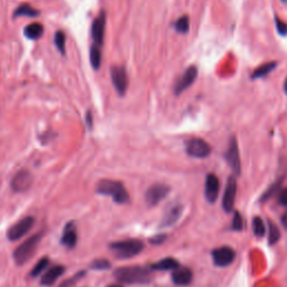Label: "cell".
<instances>
[{
    "label": "cell",
    "instance_id": "cell-1",
    "mask_svg": "<svg viewBox=\"0 0 287 287\" xmlns=\"http://www.w3.org/2000/svg\"><path fill=\"white\" fill-rule=\"evenodd\" d=\"M115 279L121 284H149L153 280L150 270L140 266H127L117 268L113 273Z\"/></svg>",
    "mask_w": 287,
    "mask_h": 287
},
{
    "label": "cell",
    "instance_id": "cell-2",
    "mask_svg": "<svg viewBox=\"0 0 287 287\" xmlns=\"http://www.w3.org/2000/svg\"><path fill=\"white\" fill-rule=\"evenodd\" d=\"M98 194L107 195L113 199L118 204H127L129 202V194L121 182L112 180H102L97 185Z\"/></svg>",
    "mask_w": 287,
    "mask_h": 287
},
{
    "label": "cell",
    "instance_id": "cell-3",
    "mask_svg": "<svg viewBox=\"0 0 287 287\" xmlns=\"http://www.w3.org/2000/svg\"><path fill=\"white\" fill-rule=\"evenodd\" d=\"M144 243L139 239L116 241L109 245V249L118 259H129L137 256L144 250Z\"/></svg>",
    "mask_w": 287,
    "mask_h": 287
},
{
    "label": "cell",
    "instance_id": "cell-4",
    "mask_svg": "<svg viewBox=\"0 0 287 287\" xmlns=\"http://www.w3.org/2000/svg\"><path fill=\"white\" fill-rule=\"evenodd\" d=\"M42 234L33 235L15 249V252L12 254V258L17 265H24L25 263L33 257L39 241L42 239Z\"/></svg>",
    "mask_w": 287,
    "mask_h": 287
},
{
    "label": "cell",
    "instance_id": "cell-5",
    "mask_svg": "<svg viewBox=\"0 0 287 287\" xmlns=\"http://www.w3.org/2000/svg\"><path fill=\"white\" fill-rule=\"evenodd\" d=\"M35 225L33 217H25L12 225L7 231V238L9 241H17L25 237Z\"/></svg>",
    "mask_w": 287,
    "mask_h": 287
},
{
    "label": "cell",
    "instance_id": "cell-6",
    "mask_svg": "<svg viewBox=\"0 0 287 287\" xmlns=\"http://www.w3.org/2000/svg\"><path fill=\"white\" fill-rule=\"evenodd\" d=\"M186 153L194 158H206L211 154V146L201 138H193L186 144Z\"/></svg>",
    "mask_w": 287,
    "mask_h": 287
},
{
    "label": "cell",
    "instance_id": "cell-7",
    "mask_svg": "<svg viewBox=\"0 0 287 287\" xmlns=\"http://www.w3.org/2000/svg\"><path fill=\"white\" fill-rule=\"evenodd\" d=\"M170 192V188L165 184H154L146 191L145 201L149 207H155L163 201Z\"/></svg>",
    "mask_w": 287,
    "mask_h": 287
},
{
    "label": "cell",
    "instance_id": "cell-8",
    "mask_svg": "<svg viewBox=\"0 0 287 287\" xmlns=\"http://www.w3.org/2000/svg\"><path fill=\"white\" fill-rule=\"evenodd\" d=\"M111 81L117 92L120 95H124L128 88V75L125 67L113 66L111 67Z\"/></svg>",
    "mask_w": 287,
    "mask_h": 287
},
{
    "label": "cell",
    "instance_id": "cell-9",
    "mask_svg": "<svg viewBox=\"0 0 287 287\" xmlns=\"http://www.w3.org/2000/svg\"><path fill=\"white\" fill-rule=\"evenodd\" d=\"M31 183H33V176L28 171L22 170L16 173L15 176L12 177L10 186L15 192L22 193L30 188Z\"/></svg>",
    "mask_w": 287,
    "mask_h": 287
},
{
    "label": "cell",
    "instance_id": "cell-10",
    "mask_svg": "<svg viewBox=\"0 0 287 287\" xmlns=\"http://www.w3.org/2000/svg\"><path fill=\"white\" fill-rule=\"evenodd\" d=\"M236 195H237V182L234 176H230L229 179H228L225 189V194H223L222 198V208L226 212H231L232 209H234Z\"/></svg>",
    "mask_w": 287,
    "mask_h": 287
},
{
    "label": "cell",
    "instance_id": "cell-11",
    "mask_svg": "<svg viewBox=\"0 0 287 287\" xmlns=\"http://www.w3.org/2000/svg\"><path fill=\"white\" fill-rule=\"evenodd\" d=\"M236 254L230 247H220L212 252V259L216 266L226 267L235 261Z\"/></svg>",
    "mask_w": 287,
    "mask_h": 287
},
{
    "label": "cell",
    "instance_id": "cell-12",
    "mask_svg": "<svg viewBox=\"0 0 287 287\" xmlns=\"http://www.w3.org/2000/svg\"><path fill=\"white\" fill-rule=\"evenodd\" d=\"M227 162L229 164L231 170L234 171L236 175L240 174L241 171V163H240V157H239V149H238V144H237V140L235 137H232L229 144V148H228V152L226 154Z\"/></svg>",
    "mask_w": 287,
    "mask_h": 287
},
{
    "label": "cell",
    "instance_id": "cell-13",
    "mask_svg": "<svg viewBox=\"0 0 287 287\" xmlns=\"http://www.w3.org/2000/svg\"><path fill=\"white\" fill-rule=\"evenodd\" d=\"M198 76V69L194 65L188 67L183 73V75L180 77V80L177 81V83L175 85V93L181 94L182 92H184L186 89H189L191 85L194 83L195 79Z\"/></svg>",
    "mask_w": 287,
    "mask_h": 287
},
{
    "label": "cell",
    "instance_id": "cell-14",
    "mask_svg": "<svg viewBox=\"0 0 287 287\" xmlns=\"http://www.w3.org/2000/svg\"><path fill=\"white\" fill-rule=\"evenodd\" d=\"M104 31H106V12L101 11L100 15L95 18L92 22V38L94 40V44L101 46L104 40Z\"/></svg>",
    "mask_w": 287,
    "mask_h": 287
},
{
    "label": "cell",
    "instance_id": "cell-15",
    "mask_svg": "<svg viewBox=\"0 0 287 287\" xmlns=\"http://www.w3.org/2000/svg\"><path fill=\"white\" fill-rule=\"evenodd\" d=\"M219 190H220V182L215 174H209L206 179V188L204 194L208 202L215 203L219 197Z\"/></svg>",
    "mask_w": 287,
    "mask_h": 287
},
{
    "label": "cell",
    "instance_id": "cell-16",
    "mask_svg": "<svg viewBox=\"0 0 287 287\" xmlns=\"http://www.w3.org/2000/svg\"><path fill=\"white\" fill-rule=\"evenodd\" d=\"M182 211H183V207H182L181 204H173L170 208H167L165 212H164L159 227L167 228L175 225L182 216Z\"/></svg>",
    "mask_w": 287,
    "mask_h": 287
},
{
    "label": "cell",
    "instance_id": "cell-17",
    "mask_svg": "<svg viewBox=\"0 0 287 287\" xmlns=\"http://www.w3.org/2000/svg\"><path fill=\"white\" fill-rule=\"evenodd\" d=\"M192 279H193V273L190 268L177 267L176 270L173 271L172 281L175 285L186 286L192 282Z\"/></svg>",
    "mask_w": 287,
    "mask_h": 287
},
{
    "label": "cell",
    "instance_id": "cell-18",
    "mask_svg": "<svg viewBox=\"0 0 287 287\" xmlns=\"http://www.w3.org/2000/svg\"><path fill=\"white\" fill-rule=\"evenodd\" d=\"M61 244L64 246V247L73 249L77 244V234L76 229L73 222H69L65 226L64 230H63L62 238H61Z\"/></svg>",
    "mask_w": 287,
    "mask_h": 287
},
{
    "label": "cell",
    "instance_id": "cell-19",
    "mask_svg": "<svg viewBox=\"0 0 287 287\" xmlns=\"http://www.w3.org/2000/svg\"><path fill=\"white\" fill-rule=\"evenodd\" d=\"M65 272V267L62 265H55L46 271L40 279V284L43 286H52Z\"/></svg>",
    "mask_w": 287,
    "mask_h": 287
},
{
    "label": "cell",
    "instance_id": "cell-20",
    "mask_svg": "<svg viewBox=\"0 0 287 287\" xmlns=\"http://www.w3.org/2000/svg\"><path fill=\"white\" fill-rule=\"evenodd\" d=\"M177 267H180L179 262L176 261L174 258H164L162 261H159L157 263L153 264L150 266V270L154 271H174Z\"/></svg>",
    "mask_w": 287,
    "mask_h": 287
},
{
    "label": "cell",
    "instance_id": "cell-21",
    "mask_svg": "<svg viewBox=\"0 0 287 287\" xmlns=\"http://www.w3.org/2000/svg\"><path fill=\"white\" fill-rule=\"evenodd\" d=\"M43 33H44V27L42 24H39V22H31V24L26 26V28L24 30L26 37L33 40L42 37Z\"/></svg>",
    "mask_w": 287,
    "mask_h": 287
},
{
    "label": "cell",
    "instance_id": "cell-22",
    "mask_svg": "<svg viewBox=\"0 0 287 287\" xmlns=\"http://www.w3.org/2000/svg\"><path fill=\"white\" fill-rule=\"evenodd\" d=\"M277 65H279V63L277 62H267L265 63V64L258 66L257 69L253 72L252 79L256 80V79H261V77L268 75L271 72H273L276 69Z\"/></svg>",
    "mask_w": 287,
    "mask_h": 287
},
{
    "label": "cell",
    "instance_id": "cell-23",
    "mask_svg": "<svg viewBox=\"0 0 287 287\" xmlns=\"http://www.w3.org/2000/svg\"><path fill=\"white\" fill-rule=\"evenodd\" d=\"M102 55H101V48L99 45L93 44L90 49V62L93 69L98 70L100 65H101Z\"/></svg>",
    "mask_w": 287,
    "mask_h": 287
},
{
    "label": "cell",
    "instance_id": "cell-24",
    "mask_svg": "<svg viewBox=\"0 0 287 287\" xmlns=\"http://www.w3.org/2000/svg\"><path fill=\"white\" fill-rule=\"evenodd\" d=\"M39 15V11L36 10L35 8H33L29 4L27 3H22L20 4L19 7L16 9L15 13H13V16L18 17V16H27V17H30V18H34L36 16Z\"/></svg>",
    "mask_w": 287,
    "mask_h": 287
},
{
    "label": "cell",
    "instance_id": "cell-25",
    "mask_svg": "<svg viewBox=\"0 0 287 287\" xmlns=\"http://www.w3.org/2000/svg\"><path fill=\"white\" fill-rule=\"evenodd\" d=\"M49 264V259L47 257H43L42 259H39L37 264L34 266L33 270L30 271V276L31 277H37L43 274V272L46 270Z\"/></svg>",
    "mask_w": 287,
    "mask_h": 287
},
{
    "label": "cell",
    "instance_id": "cell-26",
    "mask_svg": "<svg viewBox=\"0 0 287 287\" xmlns=\"http://www.w3.org/2000/svg\"><path fill=\"white\" fill-rule=\"evenodd\" d=\"M253 229H254V234L255 236H257L258 238H262V237L265 235L266 232V226L265 223H264L263 219L256 217L254 219L253 221Z\"/></svg>",
    "mask_w": 287,
    "mask_h": 287
},
{
    "label": "cell",
    "instance_id": "cell-27",
    "mask_svg": "<svg viewBox=\"0 0 287 287\" xmlns=\"http://www.w3.org/2000/svg\"><path fill=\"white\" fill-rule=\"evenodd\" d=\"M175 29L181 34H186L190 29V18L189 16H182L175 22Z\"/></svg>",
    "mask_w": 287,
    "mask_h": 287
},
{
    "label": "cell",
    "instance_id": "cell-28",
    "mask_svg": "<svg viewBox=\"0 0 287 287\" xmlns=\"http://www.w3.org/2000/svg\"><path fill=\"white\" fill-rule=\"evenodd\" d=\"M268 226H270V235H268V244L270 245H275L277 241L280 240L281 237V231L274 222L270 221L268 222Z\"/></svg>",
    "mask_w": 287,
    "mask_h": 287
},
{
    "label": "cell",
    "instance_id": "cell-29",
    "mask_svg": "<svg viewBox=\"0 0 287 287\" xmlns=\"http://www.w3.org/2000/svg\"><path fill=\"white\" fill-rule=\"evenodd\" d=\"M65 40L66 38L64 31L57 30L55 33V37H54V42H55L57 49L61 52V54H63V55L65 54Z\"/></svg>",
    "mask_w": 287,
    "mask_h": 287
},
{
    "label": "cell",
    "instance_id": "cell-30",
    "mask_svg": "<svg viewBox=\"0 0 287 287\" xmlns=\"http://www.w3.org/2000/svg\"><path fill=\"white\" fill-rule=\"evenodd\" d=\"M111 267L110 262H108L107 259H95V261L91 264V268L97 271H106Z\"/></svg>",
    "mask_w": 287,
    "mask_h": 287
},
{
    "label": "cell",
    "instance_id": "cell-31",
    "mask_svg": "<svg viewBox=\"0 0 287 287\" xmlns=\"http://www.w3.org/2000/svg\"><path fill=\"white\" fill-rule=\"evenodd\" d=\"M85 276V272H80V273H76L74 276H72L71 279L66 280L63 282V283L60 285V287H72L74 285L77 281H80L81 279H83Z\"/></svg>",
    "mask_w": 287,
    "mask_h": 287
},
{
    "label": "cell",
    "instance_id": "cell-32",
    "mask_svg": "<svg viewBox=\"0 0 287 287\" xmlns=\"http://www.w3.org/2000/svg\"><path fill=\"white\" fill-rule=\"evenodd\" d=\"M231 228L236 231H240L243 230L244 228V219L240 216L239 212H235L234 219H232V223H231Z\"/></svg>",
    "mask_w": 287,
    "mask_h": 287
},
{
    "label": "cell",
    "instance_id": "cell-33",
    "mask_svg": "<svg viewBox=\"0 0 287 287\" xmlns=\"http://www.w3.org/2000/svg\"><path fill=\"white\" fill-rule=\"evenodd\" d=\"M281 183H282V180H280L279 182H276V183L272 186V188L267 191V192L264 194L263 197V201H265L268 198H271L274 195L275 193H279L280 192V188H281Z\"/></svg>",
    "mask_w": 287,
    "mask_h": 287
},
{
    "label": "cell",
    "instance_id": "cell-34",
    "mask_svg": "<svg viewBox=\"0 0 287 287\" xmlns=\"http://www.w3.org/2000/svg\"><path fill=\"white\" fill-rule=\"evenodd\" d=\"M276 22V27H277V31L282 35V36H285L287 35V24L284 22L282 19H280L279 17H276L275 19Z\"/></svg>",
    "mask_w": 287,
    "mask_h": 287
},
{
    "label": "cell",
    "instance_id": "cell-35",
    "mask_svg": "<svg viewBox=\"0 0 287 287\" xmlns=\"http://www.w3.org/2000/svg\"><path fill=\"white\" fill-rule=\"evenodd\" d=\"M166 238H167L166 235H157V236L152 237V238H150V240H149V243L152 245L158 246V245H162L164 241L166 240Z\"/></svg>",
    "mask_w": 287,
    "mask_h": 287
},
{
    "label": "cell",
    "instance_id": "cell-36",
    "mask_svg": "<svg viewBox=\"0 0 287 287\" xmlns=\"http://www.w3.org/2000/svg\"><path fill=\"white\" fill-rule=\"evenodd\" d=\"M279 203L281 206L287 207V189L281 190L279 192Z\"/></svg>",
    "mask_w": 287,
    "mask_h": 287
},
{
    "label": "cell",
    "instance_id": "cell-37",
    "mask_svg": "<svg viewBox=\"0 0 287 287\" xmlns=\"http://www.w3.org/2000/svg\"><path fill=\"white\" fill-rule=\"evenodd\" d=\"M282 223H283L284 228H286L287 229V211L284 213V216L282 217Z\"/></svg>",
    "mask_w": 287,
    "mask_h": 287
},
{
    "label": "cell",
    "instance_id": "cell-38",
    "mask_svg": "<svg viewBox=\"0 0 287 287\" xmlns=\"http://www.w3.org/2000/svg\"><path fill=\"white\" fill-rule=\"evenodd\" d=\"M86 121H88L89 127H91V122H92V119H91V113L90 112H88V115H86Z\"/></svg>",
    "mask_w": 287,
    "mask_h": 287
},
{
    "label": "cell",
    "instance_id": "cell-39",
    "mask_svg": "<svg viewBox=\"0 0 287 287\" xmlns=\"http://www.w3.org/2000/svg\"><path fill=\"white\" fill-rule=\"evenodd\" d=\"M284 90H285V93L287 94V77H286L285 82H284Z\"/></svg>",
    "mask_w": 287,
    "mask_h": 287
},
{
    "label": "cell",
    "instance_id": "cell-40",
    "mask_svg": "<svg viewBox=\"0 0 287 287\" xmlns=\"http://www.w3.org/2000/svg\"><path fill=\"white\" fill-rule=\"evenodd\" d=\"M108 287H121V286H120V285L115 284V285H110V286H108Z\"/></svg>",
    "mask_w": 287,
    "mask_h": 287
},
{
    "label": "cell",
    "instance_id": "cell-41",
    "mask_svg": "<svg viewBox=\"0 0 287 287\" xmlns=\"http://www.w3.org/2000/svg\"><path fill=\"white\" fill-rule=\"evenodd\" d=\"M283 1H284V2H286V1H287V0H283Z\"/></svg>",
    "mask_w": 287,
    "mask_h": 287
}]
</instances>
